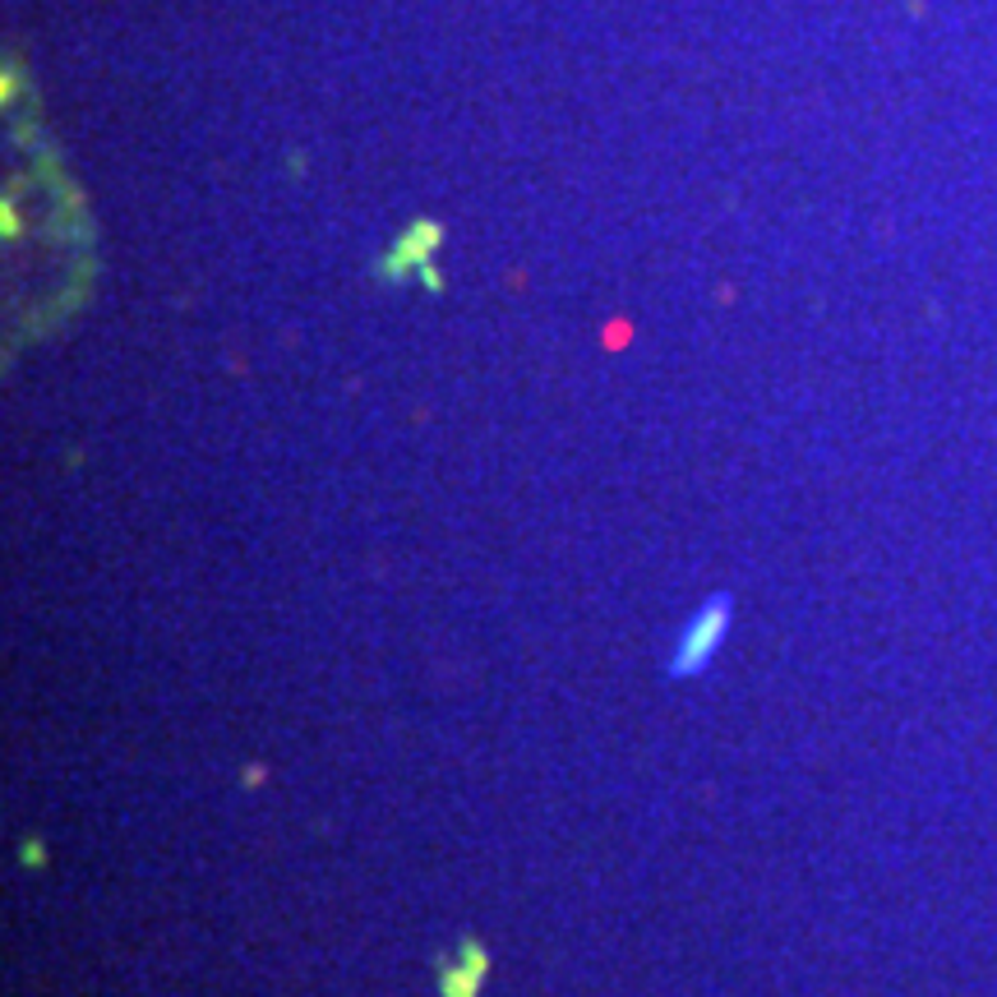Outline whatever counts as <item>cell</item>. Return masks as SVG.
I'll return each instance as SVG.
<instances>
[{
  "mask_svg": "<svg viewBox=\"0 0 997 997\" xmlns=\"http://www.w3.org/2000/svg\"><path fill=\"white\" fill-rule=\"evenodd\" d=\"M725 619H729V605H725V596H716V601L698 614V624L683 633L679 656H675V675H693V670H702V665L712 660V652L721 647V637H725Z\"/></svg>",
  "mask_w": 997,
  "mask_h": 997,
  "instance_id": "6da1fadb",
  "label": "cell"
},
{
  "mask_svg": "<svg viewBox=\"0 0 997 997\" xmlns=\"http://www.w3.org/2000/svg\"><path fill=\"white\" fill-rule=\"evenodd\" d=\"M485 974H490V956H485V947L480 942H462L457 961L443 965V974H439V993L443 997H476L480 984H485Z\"/></svg>",
  "mask_w": 997,
  "mask_h": 997,
  "instance_id": "7a4b0ae2",
  "label": "cell"
}]
</instances>
